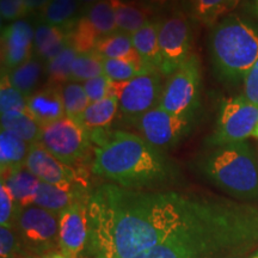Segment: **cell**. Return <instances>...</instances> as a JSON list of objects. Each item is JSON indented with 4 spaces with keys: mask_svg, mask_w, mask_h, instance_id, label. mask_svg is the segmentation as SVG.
<instances>
[{
    "mask_svg": "<svg viewBox=\"0 0 258 258\" xmlns=\"http://www.w3.org/2000/svg\"><path fill=\"white\" fill-rule=\"evenodd\" d=\"M28 108V97L17 90L10 82L9 76L2 73L0 84V111L3 114L9 112H24Z\"/></svg>",
    "mask_w": 258,
    "mask_h": 258,
    "instance_id": "34",
    "label": "cell"
},
{
    "mask_svg": "<svg viewBox=\"0 0 258 258\" xmlns=\"http://www.w3.org/2000/svg\"><path fill=\"white\" fill-rule=\"evenodd\" d=\"M35 29L25 19L2 29V72L9 73L30 60L34 54Z\"/></svg>",
    "mask_w": 258,
    "mask_h": 258,
    "instance_id": "15",
    "label": "cell"
},
{
    "mask_svg": "<svg viewBox=\"0 0 258 258\" xmlns=\"http://www.w3.org/2000/svg\"><path fill=\"white\" fill-rule=\"evenodd\" d=\"M254 8H256V12L258 15V0H254Z\"/></svg>",
    "mask_w": 258,
    "mask_h": 258,
    "instance_id": "46",
    "label": "cell"
},
{
    "mask_svg": "<svg viewBox=\"0 0 258 258\" xmlns=\"http://www.w3.org/2000/svg\"><path fill=\"white\" fill-rule=\"evenodd\" d=\"M240 0H190L185 12L196 23L212 28L213 25L232 14Z\"/></svg>",
    "mask_w": 258,
    "mask_h": 258,
    "instance_id": "23",
    "label": "cell"
},
{
    "mask_svg": "<svg viewBox=\"0 0 258 258\" xmlns=\"http://www.w3.org/2000/svg\"><path fill=\"white\" fill-rule=\"evenodd\" d=\"M88 185L82 183H66V184H49L40 183L35 205L59 214L74 203L89 201Z\"/></svg>",
    "mask_w": 258,
    "mask_h": 258,
    "instance_id": "16",
    "label": "cell"
},
{
    "mask_svg": "<svg viewBox=\"0 0 258 258\" xmlns=\"http://www.w3.org/2000/svg\"><path fill=\"white\" fill-rule=\"evenodd\" d=\"M215 196L125 189L112 183L91 191V258H134L206 218Z\"/></svg>",
    "mask_w": 258,
    "mask_h": 258,
    "instance_id": "1",
    "label": "cell"
},
{
    "mask_svg": "<svg viewBox=\"0 0 258 258\" xmlns=\"http://www.w3.org/2000/svg\"><path fill=\"white\" fill-rule=\"evenodd\" d=\"M258 241V208L215 198L205 219L134 258H214Z\"/></svg>",
    "mask_w": 258,
    "mask_h": 258,
    "instance_id": "2",
    "label": "cell"
},
{
    "mask_svg": "<svg viewBox=\"0 0 258 258\" xmlns=\"http://www.w3.org/2000/svg\"><path fill=\"white\" fill-rule=\"evenodd\" d=\"M258 125V106L245 97L222 99L219 106L214 132L206 139V145H226L246 141L253 137Z\"/></svg>",
    "mask_w": 258,
    "mask_h": 258,
    "instance_id": "11",
    "label": "cell"
},
{
    "mask_svg": "<svg viewBox=\"0 0 258 258\" xmlns=\"http://www.w3.org/2000/svg\"><path fill=\"white\" fill-rule=\"evenodd\" d=\"M21 208L5 183L0 184V226L14 228Z\"/></svg>",
    "mask_w": 258,
    "mask_h": 258,
    "instance_id": "36",
    "label": "cell"
},
{
    "mask_svg": "<svg viewBox=\"0 0 258 258\" xmlns=\"http://www.w3.org/2000/svg\"><path fill=\"white\" fill-rule=\"evenodd\" d=\"M41 128V125L28 114V111L9 112L2 115V129L15 134L29 145L37 143Z\"/></svg>",
    "mask_w": 258,
    "mask_h": 258,
    "instance_id": "28",
    "label": "cell"
},
{
    "mask_svg": "<svg viewBox=\"0 0 258 258\" xmlns=\"http://www.w3.org/2000/svg\"><path fill=\"white\" fill-rule=\"evenodd\" d=\"M14 230L27 256L59 252V214L30 206L21 209Z\"/></svg>",
    "mask_w": 258,
    "mask_h": 258,
    "instance_id": "8",
    "label": "cell"
},
{
    "mask_svg": "<svg viewBox=\"0 0 258 258\" xmlns=\"http://www.w3.org/2000/svg\"><path fill=\"white\" fill-rule=\"evenodd\" d=\"M69 44L72 46L77 53H88L96 49L97 42L101 40V36L93 28L91 22L82 15L76 24L67 31Z\"/></svg>",
    "mask_w": 258,
    "mask_h": 258,
    "instance_id": "31",
    "label": "cell"
},
{
    "mask_svg": "<svg viewBox=\"0 0 258 258\" xmlns=\"http://www.w3.org/2000/svg\"><path fill=\"white\" fill-rule=\"evenodd\" d=\"M243 92V96L247 101L258 106V60L245 77Z\"/></svg>",
    "mask_w": 258,
    "mask_h": 258,
    "instance_id": "39",
    "label": "cell"
},
{
    "mask_svg": "<svg viewBox=\"0 0 258 258\" xmlns=\"http://www.w3.org/2000/svg\"><path fill=\"white\" fill-rule=\"evenodd\" d=\"M196 121L198 117L177 116L157 106L138 118L133 125L147 143L166 153L189 137Z\"/></svg>",
    "mask_w": 258,
    "mask_h": 258,
    "instance_id": "12",
    "label": "cell"
},
{
    "mask_svg": "<svg viewBox=\"0 0 258 258\" xmlns=\"http://www.w3.org/2000/svg\"><path fill=\"white\" fill-rule=\"evenodd\" d=\"M30 14L25 0H0L2 21L16 22Z\"/></svg>",
    "mask_w": 258,
    "mask_h": 258,
    "instance_id": "38",
    "label": "cell"
},
{
    "mask_svg": "<svg viewBox=\"0 0 258 258\" xmlns=\"http://www.w3.org/2000/svg\"><path fill=\"white\" fill-rule=\"evenodd\" d=\"M99 0H79L80 5L83 6L84 10H86L88 8H90V6H92L93 4H96V3H98Z\"/></svg>",
    "mask_w": 258,
    "mask_h": 258,
    "instance_id": "43",
    "label": "cell"
},
{
    "mask_svg": "<svg viewBox=\"0 0 258 258\" xmlns=\"http://www.w3.org/2000/svg\"><path fill=\"white\" fill-rule=\"evenodd\" d=\"M253 137H254V138H257V139H258V125H257L256 131H254V133H253Z\"/></svg>",
    "mask_w": 258,
    "mask_h": 258,
    "instance_id": "47",
    "label": "cell"
},
{
    "mask_svg": "<svg viewBox=\"0 0 258 258\" xmlns=\"http://www.w3.org/2000/svg\"><path fill=\"white\" fill-rule=\"evenodd\" d=\"M189 2H190V0H179V3H180V4H182V6L184 9L186 8V5L189 4Z\"/></svg>",
    "mask_w": 258,
    "mask_h": 258,
    "instance_id": "45",
    "label": "cell"
},
{
    "mask_svg": "<svg viewBox=\"0 0 258 258\" xmlns=\"http://www.w3.org/2000/svg\"><path fill=\"white\" fill-rule=\"evenodd\" d=\"M89 201L74 203L59 213V252L70 258H82L88 251L90 224Z\"/></svg>",
    "mask_w": 258,
    "mask_h": 258,
    "instance_id": "13",
    "label": "cell"
},
{
    "mask_svg": "<svg viewBox=\"0 0 258 258\" xmlns=\"http://www.w3.org/2000/svg\"><path fill=\"white\" fill-rule=\"evenodd\" d=\"M77 55H78L77 50L67 44L62 51H60L55 57L47 62V85L61 86L71 82L72 64Z\"/></svg>",
    "mask_w": 258,
    "mask_h": 258,
    "instance_id": "30",
    "label": "cell"
},
{
    "mask_svg": "<svg viewBox=\"0 0 258 258\" xmlns=\"http://www.w3.org/2000/svg\"><path fill=\"white\" fill-rule=\"evenodd\" d=\"M195 23L185 10L173 9L167 16H160L158 34L161 56L159 71L166 78L182 66L192 54Z\"/></svg>",
    "mask_w": 258,
    "mask_h": 258,
    "instance_id": "9",
    "label": "cell"
},
{
    "mask_svg": "<svg viewBox=\"0 0 258 258\" xmlns=\"http://www.w3.org/2000/svg\"><path fill=\"white\" fill-rule=\"evenodd\" d=\"M163 74L156 69L145 70L128 82H111L109 96L118 101V112L128 123L133 124L138 118L159 106L164 84Z\"/></svg>",
    "mask_w": 258,
    "mask_h": 258,
    "instance_id": "7",
    "label": "cell"
},
{
    "mask_svg": "<svg viewBox=\"0 0 258 258\" xmlns=\"http://www.w3.org/2000/svg\"><path fill=\"white\" fill-rule=\"evenodd\" d=\"M30 145L16 137L15 134L2 129L0 132V167L2 176L19 167L25 166Z\"/></svg>",
    "mask_w": 258,
    "mask_h": 258,
    "instance_id": "25",
    "label": "cell"
},
{
    "mask_svg": "<svg viewBox=\"0 0 258 258\" xmlns=\"http://www.w3.org/2000/svg\"><path fill=\"white\" fill-rule=\"evenodd\" d=\"M84 16L91 22L99 36L104 37L118 31L114 4L111 0H99L85 10Z\"/></svg>",
    "mask_w": 258,
    "mask_h": 258,
    "instance_id": "29",
    "label": "cell"
},
{
    "mask_svg": "<svg viewBox=\"0 0 258 258\" xmlns=\"http://www.w3.org/2000/svg\"><path fill=\"white\" fill-rule=\"evenodd\" d=\"M67 44L69 37L64 29L53 27L43 22L38 23L35 28L34 54L43 62H49L66 48Z\"/></svg>",
    "mask_w": 258,
    "mask_h": 258,
    "instance_id": "20",
    "label": "cell"
},
{
    "mask_svg": "<svg viewBox=\"0 0 258 258\" xmlns=\"http://www.w3.org/2000/svg\"><path fill=\"white\" fill-rule=\"evenodd\" d=\"M25 167L43 183H49V184L82 183L88 185L82 170L62 163L38 143L30 145V150L25 160Z\"/></svg>",
    "mask_w": 258,
    "mask_h": 258,
    "instance_id": "14",
    "label": "cell"
},
{
    "mask_svg": "<svg viewBox=\"0 0 258 258\" xmlns=\"http://www.w3.org/2000/svg\"><path fill=\"white\" fill-rule=\"evenodd\" d=\"M192 169L221 191L240 200H258V164L247 141L206 145L194 157Z\"/></svg>",
    "mask_w": 258,
    "mask_h": 258,
    "instance_id": "4",
    "label": "cell"
},
{
    "mask_svg": "<svg viewBox=\"0 0 258 258\" xmlns=\"http://www.w3.org/2000/svg\"><path fill=\"white\" fill-rule=\"evenodd\" d=\"M2 182L5 183L11 190L19 208L23 209L35 205L41 180L32 175L27 167H19L17 170L3 175Z\"/></svg>",
    "mask_w": 258,
    "mask_h": 258,
    "instance_id": "21",
    "label": "cell"
},
{
    "mask_svg": "<svg viewBox=\"0 0 258 258\" xmlns=\"http://www.w3.org/2000/svg\"><path fill=\"white\" fill-rule=\"evenodd\" d=\"M201 61L191 54L164 84L159 106L164 110L183 117H198L201 104Z\"/></svg>",
    "mask_w": 258,
    "mask_h": 258,
    "instance_id": "6",
    "label": "cell"
},
{
    "mask_svg": "<svg viewBox=\"0 0 258 258\" xmlns=\"http://www.w3.org/2000/svg\"><path fill=\"white\" fill-rule=\"evenodd\" d=\"M61 95H62L66 116L79 121L85 109L90 104L83 84L77 82L63 84L61 85Z\"/></svg>",
    "mask_w": 258,
    "mask_h": 258,
    "instance_id": "33",
    "label": "cell"
},
{
    "mask_svg": "<svg viewBox=\"0 0 258 258\" xmlns=\"http://www.w3.org/2000/svg\"><path fill=\"white\" fill-rule=\"evenodd\" d=\"M95 145L92 172L125 189L152 190L178 179V167L139 134L99 131L90 134Z\"/></svg>",
    "mask_w": 258,
    "mask_h": 258,
    "instance_id": "3",
    "label": "cell"
},
{
    "mask_svg": "<svg viewBox=\"0 0 258 258\" xmlns=\"http://www.w3.org/2000/svg\"><path fill=\"white\" fill-rule=\"evenodd\" d=\"M159 24L160 16H156L150 19L143 28H140L132 35L135 49L141 56L144 63L158 71L160 70L161 66L159 40H158Z\"/></svg>",
    "mask_w": 258,
    "mask_h": 258,
    "instance_id": "19",
    "label": "cell"
},
{
    "mask_svg": "<svg viewBox=\"0 0 258 258\" xmlns=\"http://www.w3.org/2000/svg\"><path fill=\"white\" fill-rule=\"evenodd\" d=\"M102 74H104L103 57L96 50L80 53L72 64L71 82L84 83Z\"/></svg>",
    "mask_w": 258,
    "mask_h": 258,
    "instance_id": "32",
    "label": "cell"
},
{
    "mask_svg": "<svg viewBox=\"0 0 258 258\" xmlns=\"http://www.w3.org/2000/svg\"><path fill=\"white\" fill-rule=\"evenodd\" d=\"M253 258H258V253H257V254H256V256H254Z\"/></svg>",
    "mask_w": 258,
    "mask_h": 258,
    "instance_id": "48",
    "label": "cell"
},
{
    "mask_svg": "<svg viewBox=\"0 0 258 258\" xmlns=\"http://www.w3.org/2000/svg\"><path fill=\"white\" fill-rule=\"evenodd\" d=\"M114 4L118 31L133 35L150 19L158 16L141 0H111Z\"/></svg>",
    "mask_w": 258,
    "mask_h": 258,
    "instance_id": "18",
    "label": "cell"
},
{
    "mask_svg": "<svg viewBox=\"0 0 258 258\" xmlns=\"http://www.w3.org/2000/svg\"><path fill=\"white\" fill-rule=\"evenodd\" d=\"M141 2L152 9L157 15H159L160 11H166L170 6L175 5L179 0H141Z\"/></svg>",
    "mask_w": 258,
    "mask_h": 258,
    "instance_id": "40",
    "label": "cell"
},
{
    "mask_svg": "<svg viewBox=\"0 0 258 258\" xmlns=\"http://www.w3.org/2000/svg\"><path fill=\"white\" fill-rule=\"evenodd\" d=\"M117 112V98L114 96H108L102 101L90 103L79 122L90 134L93 132L109 131Z\"/></svg>",
    "mask_w": 258,
    "mask_h": 258,
    "instance_id": "24",
    "label": "cell"
},
{
    "mask_svg": "<svg viewBox=\"0 0 258 258\" xmlns=\"http://www.w3.org/2000/svg\"><path fill=\"white\" fill-rule=\"evenodd\" d=\"M24 258H70V257L64 256V254L61 252H51L47 254H42V256H28Z\"/></svg>",
    "mask_w": 258,
    "mask_h": 258,
    "instance_id": "42",
    "label": "cell"
},
{
    "mask_svg": "<svg viewBox=\"0 0 258 258\" xmlns=\"http://www.w3.org/2000/svg\"><path fill=\"white\" fill-rule=\"evenodd\" d=\"M28 114L41 127L66 116L61 86L47 85L28 97Z\"/></svg>",
    "mask_w": 258,
    "mask_h": 258,
    "instance_id": "17",
    "label": "cell"
},
{
    "mask_svg": "<svg viewBox=\"0 0 258 258\" xmlns=\"http://www.w3.org/2000/svg\"><path fill=\"white\" fill-rule=\"evenodd\" d=\"M84 89H85L86 95L90 103L98 102L104 99L105 97L109 96V89H110V79L102 74V76L95 77V78L86 80L82 83Z\"/></svg>",
    "mask_w": 258,
    "mask_h": 258,
    "instance_id": "37",
    "label": "cell"
},
{
    "mask_svg": "<svg viewBox=\"0 0 258 258\" xmlns=\"http://www.w3.org/2000/svg\"><path fill=\"white\" fill-rule=\"evenodd\" d=\"M208 48L215 76L237 85L258 60V27L240 15L225 16L211 28Z\"/></svg>",
    "mask_w": 258,
    "mask_h": 258,
    "instance_id": "5",
    "label": "cell"
},
{
    "mask_svg": "<svg viewBox=\"0 0 258 258\" xmlns=\"http://www.w3.org/2000/svg\"><path fill=\"white\" fill-rule=\"evenodd\" d=\"M103 69L104 74L111 82H128L138 74L150 69L148 66H140L129 61L121 59H104L103 57Z\"/></svg>",
    "mask_w": 258,
    "mask_h": 258,
    "instance_id": "35",
    "label": "cell"
},
{
    "mask_svg": "<svg viewBox=\"0 0 258 258\" xmlns=\"http://www.w3.org/2000/svg\"><path fill=\"white\" fill-rule=\"evenodd\" d=\"M104 59H121L140 66H146L135 49L132 35L122 31L102 37L97 42L95 49Z\"/></svg>",
    "mask_w": 258,
    "mask_h": 258,
    "instance_id": "22",
    "label": "cell"
},
{
    "mask_svg": "<svg viewBox=\"0 0 258 258\" xmlns=\"http://www.w3.org/2000/svg\"><path fill=\"white\" fill-rule=\"evenodd\" d=\"M25 3H27L30 12H32V11H41V10L43 9L48 3H49V0H25Z\"/></svg>",
    "mask_w": 258,
    "mask_h": 258,
    "instance_id": "41",
    "label": "cell"
},
{
    "mask_svg": "<svg viewBox=\"0 0 258 258\" xmlns=\"http://www.w3.org/2000/svg\"><path fill=\"white\" fill-rule=\"evenodd\" d=\"M38 144L67 165L77 167L92 146L90 133L79 121L64 116L41 128Z\"/></svg>",
    "mask_w": 258,
    "mask_h": 258,
    "instance_id": "10",
    "label": "cell"
},
{
    "mask_svg": "<svg viewBox=\"0 0 258 258\" xmlns=\"http://www.w3.org/2000/svg\"><path fill=\"white\" fill-rule=\"evenodd\" d=\"M28 256H22V254H0V258H24Z\"/></svg>",
    "mask_w": 258,
    "mask_h": 258,
    "instance_id": "44",
    "label": "cell"
},
{
    "mask_svg": "<svg viewBox=\"0 0 258 258\" xmlns=\"http://www.w3.org/2000/svg\"><path fill=\"white\" fill-rule=\"evenodd\" d=\"M79 8V0H49L40 11V18L43 23L69 31L80 17Z\"/></svg>",
    "mask_w": 258,
    "mask_h": 258,
    "instance_id": "26",
    "label": "cell"
},
{
    "mask_svg": "<svg viewBox=\"0 0 258 258\" xmlns=\"http://www.w3.org/2000/svg\"><path fill=\"white\" fill-rule=\"evenodd\" d=\"M44 71V62L36 56H32L27 62L16 67L9 73L10 82L23 95L29 97L35 92Z\"/></svg>",
    "mask_w": 258,
    "mask_h": 258,
    "instance_id": "27",
    "label": "cell"
}]
</instances>
